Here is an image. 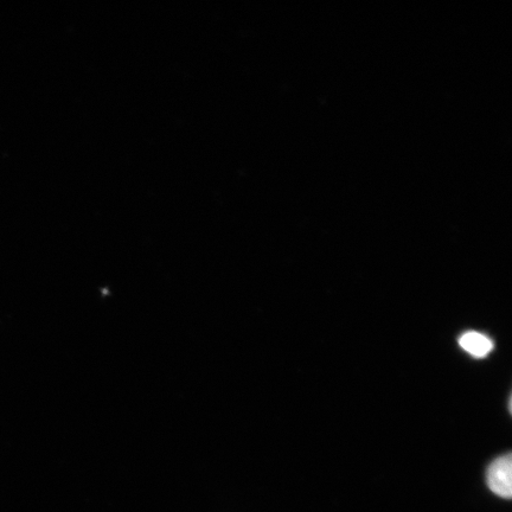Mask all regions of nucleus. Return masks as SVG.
Listing matches in <instances>:
<instances>
[{
  "label": "nucleus",
  "instance_id": "1",
  "mask_svg": "<svg viewBox=\"0 0 512 512\" xmlns=\"http://www.w3.org/2000/svg\"><path fill=\"white\" fill-rule=\"evenodd\" d=\"M486 482L495 495L510 499L512 496V462L511 454L499 457L489 466Z\"/></svg>",
  "mask_w": 512,
  "mask_h": 512
},
{
  "label": "nucleus",
  "instance_id": "2",
  "mask_svg": "<svg viewBox=\"0 0 512 512\" xmlns=\"http://www.w3.org/2000/svg\"><path fill=\"white\" fill-rule=\"evenodd\" d=\"M459 345L473 357L484 358L494 349V343L488 336L479 334V332H466L459 338Z\"/></svg>",
  "mask_w": 512,
  "mask_h": 512
}]
</instances>
